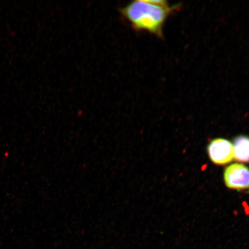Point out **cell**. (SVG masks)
Segmentation results:
<instances>
[{
	"mask_svg": "<svg viewBox=\"0 0 249 249\" xmlns=\"http://www.w3.org/2000/svg\"><path fill=\"white\" fill-rule=\"evenodd\" d=\"M179 8V5L170 6L165 0H136L120 8V12L133 30L146 31L161 38L167 18Z\"/></svg>",
	"mask_w": 249,
	"mask_h": 249,
	"instance_id": "1",
	"label": "cell"
},
{
	"mask_svg": "<svg viewBox=\"0 0 249 249\" xmlns=\"http://www.w3.org/2000/svg\"><path fill=\"white\" fill-rule=\"evenodd\" d=\"M208 152L211 160L217 165H226L233 159V144L225 139H215L211 141Z\"/></svg>",
	"mask_w": 249,
	"mask_h": 249,
	"instance_id": "3",
	"label": "cell"
},
{
	"mask_svg": "<svg viewBox=\"0 0 249 249\" xmlns=\"http://www.w3.org/2000/svg\"><path fill=\"white\" fill-rule=\"evenodd\" d=\"M233 158L240 162L249 163V137L239 136L233 142Z\"/></svg>",
	"mask_w": 249,
	"mask_h": 249,
	"instance_id": "4",
	"label": "cell"
},
{
	"mask_svg": "<svg viewBox=\"0 0 249 249\" xmlns=\"http://www.w3.org/2000/svg\"><path fill=\"white\" fill-rule=\"evenodd\" d=\"M226 185L230 189L241 190L249 187V169L244 164L230 165L224 173Z\"/></svg>",
	"mask_w": 249,
	"mask_h": 249,
	"instance_id": "2",
	"label": "cell"
}]
</instances>
